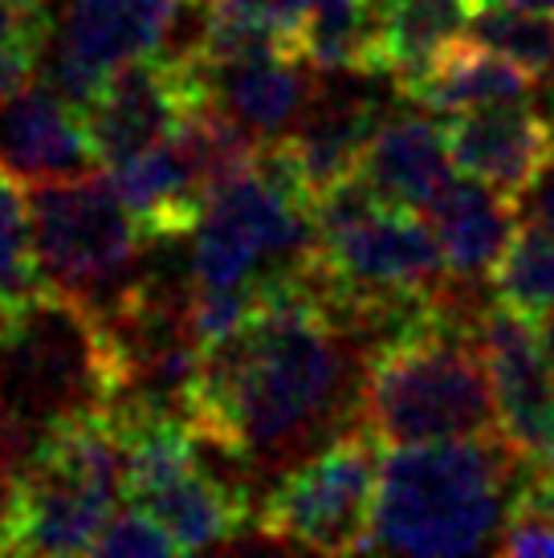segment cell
Wrapping results in <instances>:
<instances>
[{"instance_id": "obj_13", "label": "cell", "mask_w": 554, "mask_h": 558, "mask_svg": "<svg viewBox=\"0 0 554 558\" xmlns=\"http://www.w3.org/2000/svg\"><path fill=\"white\" fill-rule=\"evenodd\" d=\"M208 98L249 126L262 143L281 140L318 90V70H306L293 53H257L241 62L204 70Z\"/></svg>"}, {"instance_id": "obj_12", "label": "cell", "mask_w": 554, "mask_h": 558, "mask_svg": "<svg viewBox=\"0 0 554 558\" xmlns=\"http://www.w3.org/2000/svg\"><path fill=\"white\" fill-rule=\"evenodd\" d=\"M424 217L441 241L453 281L473 286V281H485L493 274V265L506 253L522 213H518V201L506 192L481 184L473 175H457L424 208Z\"/></svg>"}, {"instance_id": "obj_8", "label": "cell", "mask_w": 554, "mask_h": 558, "mask_svg": "<svg viewBox=\"0 0 554 558\" xmlns=\"http://www.w3.org/2000/svg\"><path fill=\"white\" fill-rule=\"evenodd\" d=\"M0 171L21 187L62 184L103 171L91 147L82 110L41 78L0 98Z\"/></svg>"}, {"instance_id": "obj_6", "label": "cell", "mask_w": 554, "mask_h": 558, "mask_svg": "<svg viewBox=\"0 0 554 558\" xmlns=\"http://www.w3.org/2000/svg\"><path fill=\"white\" fill-rule=\"evenodd\" d=\"M201 102H213L201 65L168 62L152 53L119 65L82 107V123L94 156L107 171L164 143L188 110H196Z\"/></svg>"}, {"instance_id": "obj_22", "label": "cell", "mask_w": 554, "mask_h": 558, "mask_svg": "<svg viewBox=\"0 0 554 558\" xmlns=\"http://www.w3.org/2000/svg\"><path fill=\"white\" fill-rule=\"evenodd\" d=\"M497 555H514V558H554V526L551 518L542 513V506L526 494V485L518 489L514 506H509L506 522L497 530V543H493Z\"/></svg>"}, {"instance_id": "obj_18", "label": "cell", "mask_w": 554, "mask_h": 558, "mask_svg": "<svg viewBox=\"0 0 554 558\" xmlns=\"http://www.w3.org/2000/svg\"><path fill=\"white\" fill-rule=\"evenodd\" d=\"M493 294L509 311L539 318L554 306V233L539 220H518L506 253L493 265Z\"/></svg>"}, {"instance_id": "obj_16", "label": "cell", "mask_w": 554, "mask_h": 558, "mask_svg": "<svg viewBox=\"0 0 554 558\" xmlns=\"http://www.w3.org/2000/svg\"><path fill=\"white\" fill-rule=\"evenodd\" d=\"M298 58L330 78L380 74V0H314Z\"/></svg>"}, {"instance_id": "obj_7", "label": "cell", "mask_w": 554, "mask_h": 558, "mask_svg": "<svg viewBox=\"0 0 554 558\" xmlns=\"http://www.w3.org/2000/svg\"><path fill=\"white\" fill-rule=\"evenodd\" d=\"M478 347L493 379L497 433L509 449L539 465L554 440V372L534 323L506 302H493L478 314Z\"/></svg>"}, {"instance_id": "obj_25", "label": "cell", "mask_w": 554, "mask_h": 558, "mask_svg": "<svg viewBox=\"0 0 554 558\" xmlns=\"http://www.w3.org/2000/svg\"><path fill=\"white\" fill-rule=\"evenodd\" d=\"M526 494L539 501L542 513L551 518V526H554V473H546V469H534V473L526 477Z\"/></svg>"}, {"instance_id": "obj_23", "label": "cell", "mask_w": 554, "mask_h": 558, "mask_svg": "<svg viewBox=\"0 0 554 558\" xmlns=\"http://www.w3.org/2000/svg\"><path fill=\"white\" fill-rule=\"evenodd\" d=\"M216 13L237 16L253 29L277 37L286 49L298 53V37H302V25H306V13L314 0H208Z\"/></svg>"}, {"instance_id": "obj_30", "label": "cell", "mask_w": 554, "mask_h": 558, "mask_svg": "<svg viewBox=\"0 0 554 558\" xmlns=\"http://www.w3.org/2000/svg\"><path fill=\"white\" fill-rule=\"evenodd\" d=\"M551 114H554V110H551Z\"/></svg>"}, {"instance_id": "obj_28", "label": "cell", "mask_w": 554, "mask_h": 558, "mask_svg": "<svg viewBox=\"0 0 554 558\" xmlns=\"http://www.w3.org/2000/svg\"><path fill=\"white\" fill-rule=\"evenodd\" d=\"M506 4H518V9H530V13H554V0H506Z\"/></svg>"}, {"instance_id": "obj_29", "label": "cell", "mask_w": 554, "mask_h": 558, "mask_svg": "<svg viewBox=\"0 0 554 558\" xmlns=\"http://www.w3.org/2000/svg\"><path fill=\"white\" fill-rule=\"evenodd\" d=\"M539 469H546V473H554V440H551V449H546V457L539 461Z\"/></svg>"}, {"instance_id": "obj_3", "label": "cell", "mask_w": 554, "mask_h": 558, "mask_svg": "<svg viewBox=\"0 0 554 558\" xmlns=\"http://www.w3.org/2000/svg\"><path fill=\"white\" fill-rule=\"evenodd\" d=\"M481 306L465 302L375 347L359 379V424L380 445L497 433L493 379L478 347Z\"/></svg>"}, {"instance_id": "obj_19", "label": "cell", "mask_w": 554, "mask_h": 558, "mask_svg": "<svg viewBox=\"0 0 554 558\" xmlns=\"http://www.w3.org/2000/svg\"><path fill=\"white\" fill-rule=\"evenodd\" d=\"M465 37L506 53L509 62L526 65L539 82H554V21L546 13H530L506 0H485L469 13Z\"/></svg>"}, {"instance_id": "obj_24", "label": "cell", "mask_w": 554, "mask_h": 558, "mask_svg": "<svg viewBox=\"0 0 554 558\" xmlns=\"http://www.w3.org/2000/svg\"><path fill=\"white\" fill-rule=\"evenodd\" d=\"M518 213L526 220H539L542 229H551L554 233V156L542 163V171L530 180L522 196H518Z\"/></svg>"}, {"instance_id": "obj_11", "label": "cell", "mask_w": 554, "mask_h": 558, "mask_svg": "<svg viewBox=\"0 0 554 558\" xmlns=\"http://www.w3.org/2000/svg\"><path fill=\"white\" fill-rule=\"evenodd\" d=\"M359 175L384 201L424 213L461 171L445 143V126L424 110H400L375 123Z\"/></svg>"}, {"instance_id": "obj_15", "label": "cell", "mask_w": 554, "mask_h": 558, "mask_svg": "<svg viewBox=\"0 0 554 558\" xmlns=\"http://www.w3.org/2000/svg\"><path fill=\"white\" fill-rule=\"evenodd\" d=\"M107 180L147 241L192 236L208 204V187L171 140L107 168Z\"/></svg>"}, {"instance_id": "obj_5", "label": "cell", "mask_w": 554, "mask_h": 558, "mask_svg": "<svg viewBox=\"0 0 554 558\" xmlns=\"http://www.w3.org/2000/svg\"><path fill=\"white\" fill-rule=\"evenodd\" d=\"M380 465H384V445L363 424L339 433L326 449L293 461L257 510L262 543L314 550V555L371 550Z\"/></svg>"}, {"instance_id": "obj_9", "label": "cell", "mask_w": 554, "mask_h": 558, "mask_svg": "<svg viewBox=\"0 0 554 558\" xmlns=\"http://www.w3.org/2000/svg\"><path fill=\"white\" fill-rule=\"evenodd\" d=\"M380 102L368 94L354 90H314L310 107L298 114V123L281 135V140L265 143V151L274 156V163L290 175L298 192L310 204L326 196L330 187H339L342 180H351L375 123H380Z\"/></svg>"}, {"instance_id": "obj_27", "label": "cell", "mask_w": 554, "mask_h": 558, "mask_svg": "<svg viewBox=\"0 0 554 558\" xmlns=\"http://www.w3.org/2000/svg\"><path fill=\"white\" fill-rule=\"evenodd\" d=\"M539 342H542V355H546V363H551V372H554V306L546 314H539Z\"/></svg>"}, {"instance_id": "obj_20", "label": "cell", "mask_w": 554, "mask_h": 558, "mask_svg": "<svg viewBox=\"0 0 554 558\" xmlns=\"http://www.w3.org/2000/svg\"><path fill=\"white\" fill-rule=\"evenodd\" d=\"M46 294L33 248V213L13 175L0 171V314L25 311Z\"/></svg>"}, {"instance_id": "obj_1", "label": "cell", "mask_w": 554, "mask_h": 558, "mask_svg": "<svg viewBox=\"0 0 554 558\" xmlns=\"http://www.w3.org/2000/svg\"><path fill=\"white\" fill-rule=\"evenodd\" d=\"M354 396V347L314 269L265 281L232 335L204 347L184 420L201 445L245 469H286L342 433Z\"/></svg>"}, {"instance_id": "obj_21", "label": "cell", "mask_w": 554, "mask_h": 558, "mask_svg": "<svg viewBox=\"0 0 554 558\" xmlns=\"http://www.w3.org/2000/svg\"><path fill=\"white\" fill-rule=\"evenodd\" d=\"M94 555L107 558H159V555H180L176 543L168 538V530L155 522L147 510H138L135 501L131 506H119L110 513V522L103 526L98 543H94Z\"/></svg>"}, {"instance_id": "obj_14", "label": "cell", "mask_w": 554, "mask_h": 558, "mask_svg": "<svg viewBox=\"0 0 554 558\" xmlns=\"http://www.w3.org/2000/svg\"><path fill=\"white\" fill-rule=\"evenodd\" d=\"M539 90V78L526 65L509 62L506 53L481 46L473 37L448 41L412 82H404L400 94L432 114H457L478 107H506V102H530Z\"/></svg>"}, {"instance_id": "obj_17", "label": "cell", "mask_w": 554, "mask_h": 558, "mask_svg": "<svg viewBox=\"0 0 554 558\" xmlns=\"http://www.w3.org/2000/svg\"><path fill=\"white\" fill-rule=\"evenodd\" d=\"M469 13L473 0H380V74H392L396 86L412 82L461 37Z\"/></svg>"}, {"instance_id": "obj_26", "label": "cell", "mask_w": 554, "mask_h": 558, "mask_svg": "<svg viewBox=\"0 0 554 558\" xmlns=\"http://www.w3.org/2000/svg\"><path fill=\"white\" fill-rule=\"evenodd\" d=\"M13 485L16 473L0 465V546H4V530H9V513H13Z\"/></svg>"}, {"instance_id": "obj_4", "label": "cell", "mask_w": 554, "mask_h": 558, "mask_svg": "<svg viewBox=\"0 0 554 558\" xmlns=\"http://www.w3.org/2000/svg\"><path fill=\"white\" fill-rule=\"evenodd\" d=\"M29 213L46 290L103 311L135 281L147 236L115 196L107 171L33 187Z\"/></svg>"}, {"instance_id": "obj_10", "label": "cell", "mask_w": 554, "mask_h": 558, "mask_svg": "<svg viewBox=\"0 0 554 558\" xmlns=\"http://www.w3.org/2000/svg\"><path fill=\"white\" fill-rule=\"evenodd\" d=\"M441 126H445V143L457 171L506 192L514 201L554 156V114L534 110L530 102L441 114Z\"/></svg>"}, {"instance_id": "obj_2", "label": "cell", "mask_w": 554, "mask_h": 558, "mask_svg": "<svg viewBox=\"0 0 554 558\" xmlns=\"http://www.w3.org/2000/svg\"><path fill=\"white\" fill-rule=\"evenodd\" d=\"M502 433L392 445L380 465L371 550L473 555L497 543L509 506L534 473Z\"/></svg>"}]
</instances>
